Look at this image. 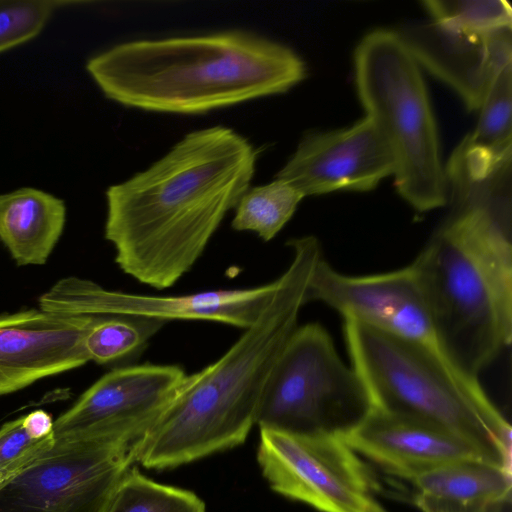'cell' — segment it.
I'll return each instance as SVG.
<instances>
[{
    "label": "cell",
    "instance_id": "cell-12",
    "mask_svg": "<svg viewBox=\"0 0 512 512\" xmlns=\"http://www.w3.org/2000/svg\"><path fill=\"white\" fill-rule=\"evenodd\" d=\"M312 300L326 303L344 319L442 353L423 290L411 265L381 274L350 276L333 269L322 257L307 288L306 301Z\"/></svg>",
    "mask_w": 512,
    "mask_h": 512
},
{
    "label": "cell",
    "instance_id": "cell-19",
    "mask_svg": "<svg viewBox=\"0 0 512 512\" xmlns=\"http://www.w3.org/2000/svg\"><path fill=\"white\" fill-rule=\"evenodd\" d=\"M106 512H206V506L193 491L157 482L132 465Z\"/></svg>",
    "mask_w": 512,
    "mask_h": 512
},
{
    "label": "cell",
    "instance_id": "cell-11",
    "mask_svg": "<svg viewBox=\"0 0 512 512\" xmlns=\"http://www.w3.org/2000/svg\"><path fill=\"white\" fill-rule=\"evenodd\" d=\"M185 376L176 365L116 368L54 421V436L86 434L132 448L170 404Z\"/></svg>",
    "mask_w": 512,
    "mask_h": 512
},
{
    "label": "cell",
    "instance_id": "cell-20",
    "mask_svg": "<svg viewBox=\"0 0 512 512\" xmlns=\"http://www.w3.org/2000/svg\"><path fill=\"white\" fill-rule=\"evenodd\" d=\"M304 196L287 182H273L248 189L239 200L232 227L254 231L264 241L271 240L290 220Z\"/></svg>",
    "mask_w": 512,
    "mask_h": 512
},
{
    "label": "cell",
    "instance_id": "cell-7",
    "mask_svg": "<svg viewBox=\"0 0 512 512\" xmlns=\"http://www.w3.org/2000/svg\"><path fill=\"white\" fill-rule=\"evenodd\" d=\"M374 409L362 378L339 357L317 323L297 327L280 353L261 401L257 425L296 434L342 436Z\"/></svg>",
    "mask_w": 512,
    "mask_h": 512
},
{
    "label": "cell",
    "instance_id": "cell-5",
    "mask_svg": "<svg viewBox=\"0 0 512 512\" xmlns=\"http://www.w3.org/2000/svg\"><path fill=\"white\" fill-rule=\"evenodd\" d=\"M352 367L374 409L441 428L511 470V425L479 381L460 373L440 352L354 320L344 319Z\"/></svg>",
    "mask_w": 512,
    "mask_h": 512
},
{
    "label": "cell",
    "instance_id": "cell-3",
    "mask_svg": "<svg viewBox=\"0 0 512 512\" xmlns=\"http://www.w3.org/2000/svg\"><path fill=\"white\" fill-rule=\"evenodd\" d=\"M292 260L253 325L217 361L186 375L170 404L131 448L147 469L179 467L245 442L266 384L298 327L313 271L323 257L313 236L291 240Z\"/></svg>",
    "mask_w": 512,
    "mask_h": 512
},
{
    "label": "cell",
    "instance_id": "cell-23",
    "mask_svg": "<svg viewBox=\"0 0 512 512\" xmlns=\"http://www.w3.org/2000/svg\"><path fill=\"white\" fill-rule=\"evenodd\" d=\"M423 6L443 29L469 35L512 29V10L504 0H427Z\"/></svg>",
    "mask_w": 512,
    "mask_h": 512
},
{
    "label": "cell",
    "instance_id": "cell-24",
    "mask_svg": "<svg viewBox=\"0 0 512 512\" xmlns=\"http://www.w3.org/2000/svg\"><path fill=\"white\" fill-rule=\"evenodd\" d=\"M67 1H0V53L36 37L53 12Z\"/></svg>",
    "mask_w": 512,
    "mask_h": 512
},
{
    "label": "cell",
    "instance_id": "cell-9",
    "mask_svg": "<svg viewBox=\"0 0 512 512\" xmlns=\"http://www.w3.org/2000/svg\"><path fill=\"white\" fill-rule=\"evenodd\" d=\"M131 448L85 434L55 437L54 445L0 485V512H106Z\"/></svg>",
    "mask_w": 512,
    "mask_h": 512
},
{
    "label": "cell",
    "instance_id": "cell-14",
    "mask_svg": "<svg viewBox=\"0 0 512 512\" xmlns=\"http://www.w3.org/2000/svg\"><path fill=\"white\" fill-rule=\"evenodd\" d=\"M92 320L40 308L0 315V395L87 363Z\"/></svg>",
    "mask_w": 512,
    "mask_h": 512
},
{
    "label": "cell",
    "instance_id": "cell-27",
    "mask_svg": "<svg viewBox=\"0 0 512 512\" xmlns=\"http://www.w3.org/2000/svg\"><path fill=\"white\" fill-rule=\"evenodd\" d=\"M22 417L24 426L34 437L48 438L54 436V421L47 412L36 410Z\"/></svg>",
    "mask_w": 512,
    "mask_h": 512
},
{
    "label": "cell",
    "instance_id": "cell-25",
    "mask_svg": "<svg viewBox=\"0 0 512 512\" xmlns=\"http://www.w3.org/2000/svg\"><path fill=\"white\" fill-rule=\"evenodd\" d=\"M55 443V436L34 437L24 426L23 417L0 428V485L27 467Z\"/></svg>",
    "mask_w": 512,
    "mask_h": 512
},
{
    "label": "cell",
    "instance_id": "cell-22",
    "mask_svg": "<svg viewBox=\"0 0 512 512\" xmlns=\"http://www.w3.org/2000/svg\"><path fill=\"white\" fill-rule=\"evenodd\" d=\"M478 111L477 124L463 141L486 152L512 149V63L496 76Z\"/></svg>",
    "mask_w": 512,
    "mask_h": 512
},
{
    "label": "cell",
    "instance_id": "cell-17",
    "mask_svg": "<svg viewBox=\"0 0 512 512\" xmlns=\"http://www.w3.org/2000/svg\"><path fill=\"white\" fill-rule=\"evenodd\" d=\"M65 217L64 202L42 190L25 187L0 194V239L18 265L46 262Z\"/></svg>",
    "mask_w": 512,
    "mask_h": 512
},
{
    "label": "cell",
    "instance_id": "cell-4",
    "mask_svg": "<svg viewBox=\"0 0 512 512\" xmlns=\"http://www.w3.org/2000/svg\"><path fill=\"white\" fill-rule=\"evenodd\" d=\"M87 70L120 104L180 114L283 93L306 76L292 49L244 31L126 42L91 58Z\"/></svg>",
    "mask_w": 512,
    "mask_h": 512
},
{
    "label": "cell",
    "instance_id": "cell-2",
    "mask_svg": "<svg viewBox=\"0 0 512 512\" xmlns=\"http://www.w3.org/2000/svg\"><path fill=\"white\" fill-rule=\"evenodd\" d=\"M450 199V217L410 265L443 355L479 381L512 339L511 192L474 180Z\"/></svg>",
    "mask_w": 512,
    "mask_h": 512
},
{
    "label": "cell",
    "instance_id": "cell-1",
    "mask_svg": "<svg viewBox=\"0 0 512 512\" xmlns=\"http://www.w3.org/2000/svg\"><path fill=\"white\" fill-rule=\"evenodd\" d=\"M258 151L234 130L187 134L165 156L106 192L105 238L129 276L174 285L249 189Z\"/></svg>",
    "mask_w": 512,
    "mask_h": 512
},
{
    "label": "cell",
    "instance_id": "cell-15",
    "mask_svg": "<svg viewBox=\"0 0 512 512\" xmlns=\"http://www.w3.org/2000/svg\"><path fill=\"white\" fill-rule=\"evenodd\" d=\"M419 65L478 111L498 73L512 63V29L469 35L434 22L400 33Z\"/></svg>",
    "mask_w": 512,
    "mask_h": 512
},
{
    "label": "cell",
    "instance_id": "cell-13",
    "mask_svg": "<svg viewBox=\"0 0 512 512\" xmlns=\"http://www.w3.org/2000/svg\"><path fill=\"white\" fill-rule=\"evenodd\" d=\"M392 153L383 136L365 118L355 124L302 138L276 178L304 197L334 191H369L394 174Z\"/></svg>",
    "mask_w": 512,
    "mask_h": 512
},
{
    "label": "cell",
    "instance_id": "cell-10",
    "mask_svg": "<svg viewBox=\"0 0 512 512\" xmlns=\"http://www.w3.org/2000/svg\"><path fill=\"white\" fill-rule=\"evenodd\" d=\"M276 287L277 280L250 289L151 296L106 290L90 280L70 276L59 280L39 298V308L89 316L210 320L247 329L258 319Z\"/></svg>",
    "mask_w": 512,
    "mask_h": 512
},
{
    "label": "cell",
    "instance_id": "cell-18",
    "mask_svg": "<svg viewBox=\"0 0 512 512\" xmlns=\"http://www.w3.org/2000/svg\"><path fill=\"white\" fill-rule=\"evenodd\" d=\"M408 481L418 494L466 505H503L511 497V470L480 459L448 463Z\"/></svg>",
    "mask_w": 512,
    "mask_h": 512
},
{
    "label": "cell",
    "instance_id": "cell-16",
    "mask_svg": "<svg viewBox=\"0 0 512 512\" xmlns=\"http://www.w3.org/2000/svg\"><path fill=\"white\" fill-rule=\"evenodd\" d=\"M340 437L359 456L406 480L456 461L489 462L469 443L441 428L377 409Z\"/></svg>",
    "mask_w": 512,
    "mask_h": 512
},
{
    "label": "cell",
    "instance_id": "cell-6",
    "mask_svg": "<svg viewBox=\"0 0 512 512\" xmlns=\"http://www.w3.org/2000/svg\"><path fill=\"white\" fill-rule=\"evenodd\" d=\"M354 68L366 116L392 153L398 193L421 212L444 206L448 188L437 125L420 65L401 34H366L356 47Z\"/></svg>",
    "mask_w": 512,
    "mask_h": 512
},
{
    "label": "cell",
    "instance_id": "cell-8",
    "mask_svg": "<svg viewBox=\"0 0 512 512\" xmlns=\"http://www.w3.org/2000/svg\"><path fill=\"white\" fill-rule=\"evenodd\" d=\"M259 429L257 462L274 492L320 512H387L368 467L339 435Z\"/></svg>",
    "mask_w": 512,
    "mask_h": 512
},
{
    "label": "cell",
    "instance_id": "cell-26",
    "mask_svg": "<svg viewBox=\"0 0 512 512\" xmlns=\"http://www.w3.org/2000/svg\"><path fill=\"white\" fill-rule=\"evenodd\" d=\"M415 504L422 512H498L502 505H466L418 494Z\"/></svg>",
    "mask_w": 512,
    "mask_h": 512
},
{
    "label": "cell",
    "instance_id": "cell-21",
    "mask_svg": "<svg viewBox=\"0 0 512 512\" xmlns=\"http://www.w3.org/2000/svg\"><path fill=\"white\" fill-rule=\"evenodd\" d=\"M166 321L130 315L93 316L85 337L89 361L123 359L139 350Z\"/></svg>",
    "mask_w": 512,
    "mask_h": 512
}]
</instances>
